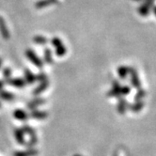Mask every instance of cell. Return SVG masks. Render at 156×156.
<instances>
[{
    "mask_svg": "<svg viewBox=\"0 0 156 156\" xmlns=\"http://www.w3.org/2000/svg\"><path fill=\"white\" fill-rule=\"evenodd\" d=\"M0 32H1L2 36L5 38V39H8L9 38V31L7 29V27H6V24L3 20L2 17H0Z\"/></svg>",
    "mask_w": 156,
    "mask_h": 156,
    "instance_id": "6da1fadb",
    "label": "cell"
},
{
    "mask_svg": "<svg viewBox=\"0 0 156 156\" xmlns=\"http://www.w3.org/2000/svg\"><path fill=\"white\" fill-rule=\"evenodd\" d=\"M53 2H55V0H41V1L37 3L36 7L37 8H42V7H45V6L49 5Z\"/></svg>",
    "mask_w": 156,
    "mask_h": 156,
    "instance_id": "7a4b0ae2",
    "label": "cell"
},
{
    "mask_svg": "<svg viewBox=\"0 0 156 156\" xmlns=\"http://www.w3.org/2000/svg\"><path fill=\"white\" fill-rule=\"evenodd\" d=\"M0 97L3 98V99H6V100H9V99H12V95L9 94L8 92H3V91H0Z\"/></svg>",
    "mask_w": 156,
    "mask_h": 156,
    "instance_id": "3957f363",
    "label": "cell"
},
{
    "mask_svg": "<svg viewBox=\"0 0 156 156\" xmlns=\"http://www.w3.org/2000/svg\"><path fill=\"white\" fill-rule=\"evenodd\" d=\"M2 87H3V83L0 81V91H1V90H2Z\"/></svg>",
    "mask_w": 156,
    "mask_h": 156,
    "instance_id": "277c9868",
    "label": "cell"
},
{
    "mask_svg": "<svg viewBox=\"0 0 156 156\" xmlns=\"http://www.w3.org/2000/svg\"><path fill=\"white\" fill-rule=\"evenodd\" d=\"M154 12H155V13H156V8L154 9Z\"/></svg>",
    "mask_w": 156,
    "mask_h": 156,
    "instance_id": "5b68a950",
    "label": "cell"
},
{
    "mask_svg": "<svg viewBox=\"0 0 156 156\" xmlns=\"http://www.w3.org/2000/svg\"><path fill=\"white\" fill-rule=\"evenodd\" d=\"M0 65H1V60H0Z\"/></svg>",
    "mask_w": 156,
    "mask_h": 156,
    "instance_id": "8992f818",
    "label": "cell"
}]
</instances>
